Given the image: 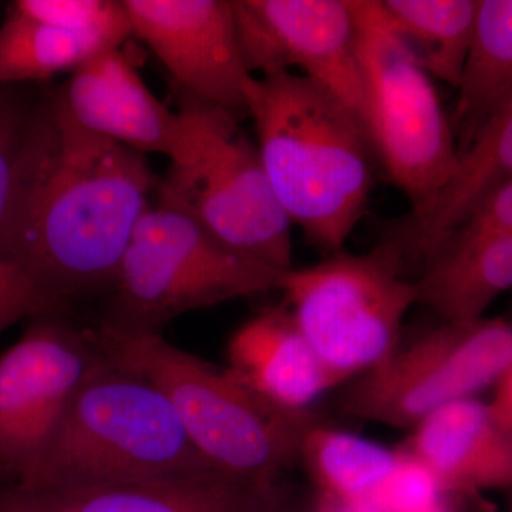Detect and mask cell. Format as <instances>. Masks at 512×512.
<instances>
[{
	"label": "cell",
	"mask_w": 512,
	"mask_h": 512,
	"mask_svg": "<svg viewBox=\"0 0 512 512\" xmlns=\"http://www.w3.org/2000/svg\"><path fill=\"white\" fill-rule=\"evenodd\" d=\"M156 177L146 154L79 123L43 90L0 258L63 302L113 289Z\"/></svg>",
	"instance_id": "1"
},
{
	"label": "cell",
	"mask_w": 512,
	"mask_h": 512,
	"mask_svg": "<svg viewBox=\"0 0 512 512\" xmlns=\"http://www.w3.org/2000/svg\"><path fill=\"white\" fill-rule=\"evenodd\" d=\"M247 110L291 224L326 256L345 251L372 192L375 153L365 128L328 90L293 72L252 76Z\"/></svg>",
	"instance_id": "2"
},
{
	"label": "cell",
	"mask_w": 512,
	"mask_h": 512,
	"mask_svg": "<svg viewBox=\"0 0 512 512\" xmlns=\"http://www.w3.org/2000/svg\"><path fill=\"white\" fill-rule=\"evenodd\" d=\"M218 473L153 384L101 352L67 404L23 491H69Z\"/></svg>",
	"instance_id": "3"
},
{
	"label": "cell",
	"mask_w": 512,
	"mask_h": 512,
	"mask_svg": "<svg viewBox=\"0 0 512 512\" xmlns=\"http://www.w3.org/2000/svg\"><path fill=\"white\" fill-rule=\"evenodd\" d=\"M103 355L143 377L171 404L188 440L215 471L251 485L279 483L299 463L315 414L276 409L225 369L167 342L161 333L94 330Z\"/></svg>",
	"instance_id": "4"
},
{
	"label": "cell",
	"mask_w": 512,
	"mask_h": 512,
	"mask_svg": "<svg viewBox=\"0 0 512 512\" xmlns=\"http://www.w3.org/2000/svg\"><path fill=\"white\" fill-rule=\"evenodd\" d=\"M178 113L187 141L158 183V202L190 215L239 255L292 269L291 221L239 119L181 90Z\"/></svg>",
	"instance_id": "5"
},
{
	"label": "cell",
	"mask_w": 512,
	"mask_h": 512,
	"mask_svg": "<svg viewBox=\"0 0 512 512\" xmlns=\"http://www.w3.org/2000/svg\"><path fill=\"white\" fill-rule=\"evenodd\" d=\"M285 272L239 255L190 215L157 202L134 229L101 326L161 333L184 313L279 291Z\"/></svg>",
	"instance_id": "6"
},
{
	"label": "cell",
	"mask_w": 512,
	"mask_h": 512,
	"mask_svg": "<svg viewBox=\"0 0 512 512\" xmlns=\"http://www.w3.org/2000/svg\"><path fill=\"white\" fill-rule=\"evenodd\" d=\"M366 93V131L387 177L412 204H430L453 177L458 146L433 77L379 0H350Z\"/></svg>",
	"instance_id": "7"
},
{
	"label": "cell",
	"mask_w": 512,
	"mask_h": 512,
	"mask_svg": "<svg viewBox=\"0 0 512 512\" xmlns=\"http://www.w3.org/2000/svg\"><path fill=\"white\" fill-rule=\"evenodd\" d=\"M407 261L393 241L289 269L279 291L302 335L340 383L372 369L397 345L417 305Z\"/></svg>",
	"instance_id": "8"
},
{
	"label": "cell",
	"mask_w": 512,
	"mask_h": 512,
	"mask_svg": "<svg viewBox=\"0 0 512 512\" xmlns=\"http://www.w3.org/2000/svg\"><path fill=\"white\" fill-rule=\"evenodd\" d=\"M512 363V322H441L349 380L338 409L350 419L412 430L460 400L494 387Z\"/></svg>",
	"instance_id": "9"
},
{
	"label": "cell",
	"mask_w": 512,
	"mask_h": 512,
	"mask_svg": "<svg viewBox=\"0 0 512 512\" xmlns=\"http://www.w3.org/2000/svg\"><path fill=\"white\" fill-rule=\"evenodd\" d=\"M66 313L30 320L0 356V484L19 485L33 470L80 384L101 357L94 330Z\"/></svg>",
	"instance_id": "10"
},
{
	"label": "cell",
	"mask_w": 512,
	"mask_h": 512,
	"mask_svg": "<svg viewBox=\"0 0 512 512\" xmlns=\"http://www.w3.org/2000/svg\"><path fill=\"white\" fill-rule=\"evenodd\" d=\"M231 6L252 76L302 74L335 96L366 131L365 83L350 0H231Z\"/></svg>",
	"instance_id": "11"
},
{
	"label": "cell",
	"mask_w": 512,
	"mask_h": 512,
	"mask_svg": "<svg viewBox=\"0 0 512 512\" xmlns=\"http://www.w3.org/2000/svg\"><path fill=\"white\" fill-rule=\"evenodd\" d=\"M133 35L171 73L178 90L248 117L252 74L239 46L231 0H124Z\"/></svg>",
	"instance_id": "12"
},
{
	"label": "cell",
	"mask_w": 512,
	"mask_h": 512,
	"mask_svg": "<svg viewBox=\"0 0 512 512\" xmlns=\"http://www.w3.org/2000/svg\"><path fill=\"white\" fill-rule=\"evenodd\" d=\"M60 87L70 113L87 130L170 161L183 153V117L154 96L120 49L93 57Z\"/></svg>",
	"instance_id": "13"
},
{
	"label": "cell",
	"mask_w": 512,
	"mask_h": 512,
	"mask_svg": "<svg viewBox=\"0 0 512 512\" xmlns=\"http://www.w3.org/2000/svg\"><path fill=\"white\" fill-rule=\"evenodd\" d=\"M403 450L430 471L444 495L512 490V433L477 397L421 421Z\"/></svg>",
	"instance_id": "14"
},
{
	"label": "cell",
	"mask_w": 512,
	"mask_h": 512,
	"mask_svg": "<svg viewBox=\"0 0 512 512\" xmlns=\"http://www.w3.org/2000/svg\"><path fill=\"white\" fill-rule=\"evenodd\" d=\"M227 369L276 409L312 413L338 379L302 335L288 306H269L239 326L228 343Z\"/></svg>",
	"instance_id": "15"
},
{
	"label": "cell",
	"mask_w": 512,
	"mask_h": 512,
	"mask_svg": "<svg viewBox=\"0 0 512 512\" xmlns=\"http://www.w3.org/2000/svg\"><path fill=\"white\" fill-rule=\"evenodd\" d=\"M512 181V94L460 154L453 177L424 210L410 214L394 244L406 261H427L481 201Z\"/></svg>",
	"instance_id": "16"
},
{
	"label": "cell",
	"mask_w": 512,
	"mask_h": 512,
	"mask_svg": "<svg viewBox=\"0 0 512 512\" xmlns=\"http://www.w3.org/2000/svg\"><path fill=\"white\" fill-rule=\"evenodd\" d=\"M417 305L441 322L471 323L512 288V241L503 235L458 227L413 279Z\"/></svg>",
	"instance_id": "17"
},
{
	"label": "cell",
	"mask_w": 512,
	"mask_h": 512,
	"mask_svg": "<svg viewBox=\"0 0 512 512\" xmlns=\"http://www.w3.org/2000/svg\"><path fill=\"white\" fill-rule=\"evenodd\" d=\"M254 487L212 473L82 490H19L39 512H238Z\"/></svg>",
	"instance_id": "18"
},
{
	"label": "cell",
	"mask_w": 512,
	"mask_h": 512,
	"mask_svg": "<svg viewBox=\"0 0 512 512\" xmlns=\"http://www.w3.org/2000/svg\"><path fill=\"white\" fill-rule=\"evenodd\" d=\"M512 94V0H478L473 37L454 107L463 153L485 120Z\"/></svg>",
	"instance_id": "19"
},
{
	"label": "cell",
	"mask_w": 512,
	"mask_h": 512,
	"mask_svg": "<svg viewBox=\"0 0 512 512\" xmlns=\"http://www.w3.org/2000/svg\"><path fill=\"white\" fill-rule=\"evenodd\" d=\"M400 450L380 446L319 420L303 436L299 463L316 497L352 512L365 511L370 498L399 463Z\"/></svg>",
	"instance_id": "20"
},
{
	"label": "cell",
	"mask_w": 512,
	"mask_h": 512,
	"mask_svg": "<svg viewBox=\"0 0 512 512\" xmlns=\"http://www.w3.org/2000/svg\"><path fill=\"white\" fill-rule=\"evenodd\" d=\"M384 15L433 79L457 89L478 0H379Z\"/></svg>",
	"instance_id": "21"
},
{
	"label": "cell",
	"mask_w": 512,
	"mask_h": 512,
	"mask_svg": "<svg viewBox=\"0 0 512 512\" xmlns=\"http://www.w3.org/2000/svg\"><path fill=\"white\" fill-rule=\"evenodd\" d=\"M120 49L97 36L77 35L10 9L0 26V84L46 82L90 59Z\"/></svg>",
	"instance_id": "22"
},
{
	"label": "cell",
	"mask_w": 512,
	"mask_h": 512,
	"mask_svg": "<svg viewBox=\"0 0 512 512\" xmlns=\"http://www.w3.org/2000/svg\"><path fill=\"white\" fill-rule=\"evenodd\" d=\"M0 84V249L15 204L20 168L43 90Z\"/></svg>",
	"instance_id": "23"
},
{
	"label": "cell",
	"mask_w": 512,
	"mask_h": 512,
	"mask_svg": "<svg viewBox=\"0 0 512 512\" xmlns=\"http://www.w3.org/2000/svg\"><path fill=\"white\" fill-rule=\"evenodd\" d=\"M10 9L47 25L121 47L133 35L124 0H18Z\"/></svg>",
	"instance_id": "24"
},
{
	"label": "cell",
	"mask_w": 512,
	"mask_h": 512,
	"mask_svg": "<svg viewBox=\"0 0 512 512\" xmlns=\"http://www.w3.org/2000/svg\"><path fill=\"white\" fill-rule=\"evenodd\" d=\"M69 305L45 291L13 262L0 258V333L25 319L66 313Z\"/></svg>",
	"instance_id": "25"
},
{
	"label": "cell",
	"mask_w": 512,
	"mask_h": 512,
	"mask_svg": "<svg viewBox=\"0 0 512 512\" xmlns=\"http://www.w3.org/2000/svg\"><path fill=\"white\" fill-rule=\"evenodd\" d=\"M460 227L483 229L512 241V181L491 191Z\"/></svg>",
	"instance_id": "26"
},
{
	"label": "cell",
	"mask_w": 512,
	"mask_h": 512,
	"mask_svg": "<svg viewBox=\"0 0 512 512\" xmlns=\"http://www.w3.org/2000/svg\"><path fill=\"white\" fill-rule=\"evenodd\" d=\"M238 512H319L318 500L303 501L289 493L284 484L256 485Z\"/></svg>",
	"instance_id": "27"
},
{
	"label": "cell",
	"mask_w": 512,
	"mask_h": 512,
	"mask_svg": "<svg viewBox=\"0 0 512 512\" xmlns=\"http://www.w3.org/2000/svg\"><path fill=\"white\" fill-rule=\"evenodd\" d=\"M491 410L495 417L512 433V363L494 386Z\"/></svg>",
	"instance_id": "28"
},
{
	"label": "cell",
	"mask_w": 512,
	"mask_h": 512,
	"mask_svg": "<svg viewBox=\"0 0 512 512\" xmlns=\"http://www.w3.org/2000/svg\"><path fill=\"white\" fill-rule=\"evenodd\" d=\"M0 512H39L15 485L0 484Z\"/></svg>",
	"instance_id": "29"
},
{
	"label": "cell",
	"mask_w": 512,
	"mask_h": 512,
	"mask_svg": "<svg viewBox=\"0 0 512 512\" xmlns=\"http://www.w3.org/2000/svg\"><path fill=\"white\" fill-rule=\"evenodd\" d=\"M316 500H318L319 512H352L346 510V508L339 507V505L330 504L326 503V501L319 500L318 497H316Z\"/></svg>",
	"instance_id": "30"
},
{
	"label": "cell",
	"mask_w": 512,
	"mask_h": 512,
	"mask_svg": "<svg viewBox=\"0 0 512 512\" xmlns=\"http://www.w3.org/2000/svg\"><path fill=\"white\" fill-rule=\"evenodd\" d=\"M423 512H450L448 508L446 507V504L440 503L437 505H434V507L429 508V510L423 511Z\"/></svg>",
	"instance_id": "31"
},
{
	"label": "cell",
	"mask_w": 512,
	"mask_h": 512,
	"mask_svg": "<svg viewBox=\"0 0 512 512\" xmlns=\"http://www.w3.org/2000/svg\"><path fill=\"white\" fill-rule=\"evenodd\" d=\"M511 512H512V510H511Z\"/></svg>",
	"instance_id": "32"
}]
</instances>
